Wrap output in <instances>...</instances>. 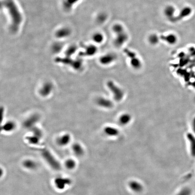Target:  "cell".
<instances>
[{
  "instance_id": "d4e9b609",
  "label": "cell",
  "mask_w": 195,
  "mask_h": 195,
  "mask_svg": "<svg viewBox=\"0 0 195 195\" xmlns=\"http://www.w3.org/2000/svg\"><path fill=\"white\" fill-rule=\"evenodd\" d=\"M70 31L67 29H62L58 30L56 33V36L58 38H63L67 36L70 33Z\"/></svg>"
},
{
  "instance_id": "8fae6325",
  "label": "cell",
  "mask_w": 195,
  "mask_h": 195,
  "mask_svg": "<svg viewBox=\"0 0 195 195\" xmlns=\"http://www.w3.org/2000/svg\"><path fill=\"white\" fill-rule=\"evenodd\" d=\"M71 183L70 179L65 177H58L55 180V184L56 188L60 190L64 189L65 187Z\"/></svg>"
},
{
  "instance_id": "4dcf8cb0",
  "label": "cell",
  "mask_w": 195,
  "mask_h": 195,
  "mask_svg": "<svg viewBox=\"0 0 195 195\" xmlns=\"http://www.w3.org/2000/svg\"><path fill=\"white\" fill-rule=\"evenodd\" d=\"M193 130H194V132L195 133V118H194V121H193Z\"/></svg>"
},
{
  "instance_id": "2e32d148",
  "label": "cell",
  "mask_w": 195,
  "mask_h": 195,
  "mask_svg": "<svg viewBox=\"0 0 195 195\" xmlns=\"http://www.w3.org/2000/svg\"><path fill=\"white\" fill-rule=\"evenodd\" d=\"M149 44L152 46H156L159 44L160 41V36L156 33H152L149 35L147 39Z\"/></svg>"
},
{
  "instance_id": "30bf717a",
  "label": "cell",
  "mask_w": 195,
  "mask_h": 195,
  "mask_svg": "<svg viewBox=\"0 0 195 195\" xmlns=\"http://www.w3.org/2000/svg\"><path fill=\"white\" fill-rule=\"evenodd\" d=\"M96 103L100 107L105 109H111L113 105V102L110 99L105 97H99L96 100Z\"/></svg>"
},
{
  "instance_id": "277c9868",
  "label": "cell",
  "mask_w": 195,
  "mask_h": 195,
  "mask_svg": "<svg viewBox=\"0 0 195 195\" xmlns=\"http://www.w3.org/2000/svg\"><path fill=\"white\" fill-rule=\"evenodd\" d=\"M176 8L172 5H168L163 10V14L165 18L169 22L175 23L177 22V16L176 15Z\"/></svg>"
},
{
  "instance_id": "ba28073f",
  "label": "cell",
  "mask_w": 195,
  "mask_h": 195,
  "mask_svg": "<svg viewBox=\"0 0 195 195\" xmlns=\"http://www.w3.org/2000/svg\"><path fill=\"white\" fill-rule=\"evenodd\" d=\"M160 40L166 43L169 45H173L175 44L177 42V37L175 34L173 33H169L166 35H160Z\"/></svg>"
},
{
  "instance_id": "44dd1931",
  "label": "cell",
  "mask_w": 195,
  "mask_h": 195,
  "mask_svg": "<svg viewBox=\"0 0 195 195\" xmlns=\"http://www.w3.org/2000/svg\"><path fill=\"white\" fill-rule=\"evenodd\" d=\"M130 66L135 69H139L141 68L142 66V62L141 59L137 56L135 58L130 59Z\"/></svg>"
},
{
  "instance_id": "4fadbf2b",
  "label": "cell",
  "mask_w": 195,
  "mask_h": 195,
  "mask_svg": "<svg viewBox=\"0 0 195 195\" xmlns=\"http://www.w3.org/2000/svg\"><path fill=\"white\" fill-rule=\"evenodd\" d=\"M192 12V10L190 7H188V6L184 7L183 8L181 9V10L180 11L179 14L177 16V22L190 16Z\"/></svg>"
},
{
  "instance_id": "d6986e66",
  "label": "cell",
  "mask_w": 195,
  "mask_h": 195,
  "mask_svg": "<svg viewBox=\"0 0 195 195\" xmlns=\"http://www.w3.org/2000/svg\"><path fill=\"white\" fill-rule=\"evenodd\" d=\"M130 189L136 192H140L143 190L142 185L137 181H132L129 184Z\"/></svg>"
},
{
  "instance_id": "9c48e42d",
  "label": "cell",
  "mask_w": 195,
  "mask_h": 195,
  "mask_svg": "<svg viewBox=\"0 0 195 195\" xmlns=\"http://www.w3.org/2000/svg\"><path fill=\"white\" fill-rule=\"evenodd\" d=\"M71 141V136L69 133H64L58 137L56 142L60 146H65L70 143Z\"/></svg>"
},
{
  "instance_id": "4316f807",
  "label": "cell",
  "mask_w": 195,
  "mask_h": 195,
  "mask_svg": "<svg viewBox=\"0 0 195 195\" xmlns=\"http://www.w3.org/2000/svg\"><path fill=\"white\" fill-rule=\"evenodd\" d=\"M65 166L68 169H72L75 168L76 163L74 160L69 159L67 160L65 163Z\"/></svg>"
},
{
  "instance_id": "ffe728a7",
  "label": "cell",
  "mask_w": 195,
  "mask_h": 195,
  "mask_svg": "<svg viewBox=\"0 0 195 195\" xmlns=\"http://www.w3.org/2000/svg\"><path fill=\"white\" fill-rule=\"evenodd\" d=\"M187 138L190 142L191 154L192 156L195 157V137L192 134L188 133Z\"/></svg>"
},
{
  "instance_id": "484cf974",
  "label": "cell",
  "mask_w": 195,
  "mask_h": 195,
  "mask_svg": "<svg viewBox=\"0 0 195 195\" xmlns=\"http://www.w3.org/2000/svg\"><path fill=\"white\" fill-rule=\"evenodd\" d=\"M124 52L125 54L130 59L132 58H135L137 56V53L130 49H128V48H125L124 49Z\"/></svg>"
},
{
  "instance_id": "83f0119b",
  "label": "cell",
  "mask_w": 195,
  "mask_h": 195,
  "mask_svg": "<svg viewBox=\"0 0 195 195\" xmlns=\"http://www.w3.org/2000/svg\"><path fill=\"white\" fill-rule=\"evenodd\" d=\"M79 0H66L64 3V6L67 9H70L71 6L77 2Z\"/></svg>"
},
{
  "instance_id": "7a4b0ae2",
  "label": "cell",
  "mask_w": 195,
  "mask_h": 195,
  "mask_svg": "<svg viewBox=\"0 0 195 195\" xmlns=\"http://www.w3.org/2000/svg\"><path fill=\"white\" fill-rule=\"evenodd\" d=\"M107 86L113 94L114 99L119 102L123 99L124 93L123 90L113 81L109 80L107 83Z\"/></svg>"
},
{
  "instance_id": "ac0fdd59",
  "label": "cell",
  "mask_w": 195,
  "mask_h": 195,
  "mask_svg": "<svg viewBox=\"0 0 195 195\" xmlns=\"http://www.w3.org/2000/svg\"><path fill=\"white\" fill-rule=\"evenodd\" d=\"M72 149L73 152L78 156H83L84 153L83 148L79 143H75L72 146Z\"/></svg>"
},
{
  "instance_id": "3957f363",
  "label": "cell",
  "mask_w": 195,
  "mask_h": 195,
  "mask_svg": "<svg viewBox=\"0 0 195 195\" xmlns=\"http://www.w3.org/2000/svg\"><path fill=\"white\" fill-rule=\"evenodd\" d=\"M41 154L42 156L50 167L55 170H59L60 169V164L49 150L44 149L41 151Z\"/></svg>"
},
{
  "instance_id": "6da1fadb",
  "label": "cell",
  "mask_w": 195,
  "mask_h": 195,
  "mask_svg": "<svg viewBox=\"0 0 195 195\" xmlns=\"http://www.w3.org/2000/svg\"><path fill=\"white\" fill-rule=\"evenodd\" d=\"M3 5L8 9L10 16L12 18V30L14 32L16 31L22 21V17L20 13L12 0H5L3 2Z\"/></svg>"
},
{
  "instance_id": "f1b7e54d",
  "label": "cell",
  "mask_w": 195,
  "mask_h": 195,
  "mask_svg": "<svg viewBox=\"0 0 195 195\" xmlns=\"http://www.w3.org/2000/svg\"><path fill=\"white\" fill-rule=\"evenodd\" d=\"M107 19V15L103 13H102L101 14H99L98 16L97 17V21L100 24H102L105 22Z\"/></svg>"
},
{
  "instance_id": "f546056e",
  "label": "cell",
  "mask_w": 195,
  "mask_h": 195,
  "mask_svg": "<svg viewBox=\"0 0 195 195\" xmlns=\"http://www.w3.org/2000/svg\"><path fill=\"white\" fill-rule=\"evenodd\" d=\"M191 191L188 188H184L177 195H190Z\"/></svg>"
},
{
  "instance_id": "7402d4cb",
  "label": "cell",
  "mask_w": 195,
  "mask_h": 195,
  "mask_svg": "<svg viewBox=\"0 0 195 195\" xmlns=\"http://www.w3.org/2000/svg\"><path fill=\"white\" fill-rule=\"evenodd\" d=\"M92 39L94 43L98 44H100L104 41L105 36L101 33L97 32L93 35Z\"/></svg>"
},
{
  "instance_id": "cb8c5ba5",
  "label": "cell",
  "mask_w": 195,
  "mask_h": 195,
  "mask_svg": "<svg viewBox=\"0 0 195 195\" xmlns=\"http://www.w3.org/2000/svg\"><path fill=\"white\" fill-rule=\"evenodd\" d=\"M23 165L27 169H34L36 168L37 164L32 160H27L24 161Z\"/></svg>"
},
{
  "instance_id": "9a60e30c",
  "label": "cell",
  "mask_w": 195,
  "mask_h": 195,
  "mask_svg": "<svg viewBox=\"0 0 195 195\" xmlns=\"http://www.w3.org/2000/svg\"><path fill=\"white\" fill-rule=\"evenodd\" d=\"M103 130L106 135L110 137H116L119 135V131L118 129L113 126H107Z\"/></svg>"
},
{
  "instance_id": "5bb4252c",
  "label": "cell",
  "mask_w": 195,
  "mask_h": 195,
  "mask_svg": "<svg viewBox=\"0 0 195 195\" xmlns=\"http://www.w3.org/2000/svg\"><path fill=\"white\" fill-rule=\"evenodd\" d=\"M132 120V116L127 113L122 114L118 118V122L121 125H127Z\"/></svg>"
},
{
  "instance_id": "52a82bcc",
  "label": "cell",
  "mask_w": 195,
  "mask_h": 195,
  "mask_svg": "<svg viewBox=\"0 0 195 195\" xmlns=\"http://www.w3.org/2000/svg\"><path fill=\"white\" fill-rule=\"evenodd\" d=\"M53 90L52 84L49 82H46L43 84L39 89V94L43 97H48L52 93Z\"/></svg>"
},
{
  "instance_id": "7c38bea8",
  "label": "cell",
  "mask_w": 195,
  "mask_h": 195,
  "mask_svg": "<svg viewBox=\"0 0 195 195\" xmlns=\"http://www.w3.org/2000/svg\"><path fill=\"white\" fill-rule=\"evenodd\" d=\"M17 124L13 120H9L4 122L1 126V130L5 132H12L16 130Z\"/></svg>"
},
{
  "instance_id": "603a6c76",
  "label": "cell",
  "mask_w": 195,
  "mask_h": 195,
  "mask_svg": "<svg viewBox=\"0 0 195 195\" xmlns=\"http://www.w3.org/2000/svg\"><path fill=\"white\" fill-rule=\"evenodd\" d=\"M98 48L95 45H91L87 47L85 51V55L88 56H92L97 53Z\"/></svg>"
},
{
  "instance_id": "8992f818",
  "label": "cell",
  "mask_w": 195,
  "mask_h": 195,
  "mask_svg": "<svg viewBox=\"0 0 195 195\" xmlns=\"http://www.w3.org/2000/svg\"><path fill=\"white\" fill-rule=\"evenodd\" d=\"M117 58L116 54L109 52L102 56L99 58V62L103 66H107L115 62Z\"/></svg>"
},
{
  "instance_id": "e0dca14e",
  "label": "cell",
  "mask_w": 195,
  "mask_h": 195,
  "mask_svg": "<svg viewBox=\"0 0 195 195\" xmlns=\"http://www.w3.org/2000/svg\"><path fill=\"white\" fill-rule=\"evenodd\" d=\"M112 30L114 35H118L126 31L124 26L122 24L119 23H115L112 26Z\"/></svg>"
},
{
  "instance_id": "5b68a950",
  "label": "cell",
  "mask_w": 195,
  "mask_h": 195,
  "mask_svg": "<svg viewBox=\"0 0 195 195\" xmlns=\"http://www.w3.org/2000/svg\"><path fill=\"white\" fill-rule=\"evenodd\" d=\"M129 36L127 32H124L118 35H115L114 38L113 44L116 48H120L123 46L128 41Z\"/></svg>"
}]
</instances>
